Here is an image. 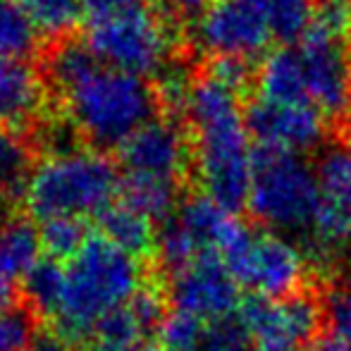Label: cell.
Instances as JSON below:
<instances>
[{
	"mask_svg": "<svg viewBox=\"0 0 351 351\" xmlns=\"http://www.w3.org/2000/svg\"><path fill=\"white\" fill-rule=\"evenodd\" d=\"M182 112L191 139V167L204 196L237 213L249 201L254 175L244 96L204 72L191 79Z\"/></svg>",
	"mask_w": 351,
	"mask_h": 351,
	"instance_id": "1",
	"label": "cell"
},
{
	"mask_svg": "<svg viewBox=\"0 0 351 351\" xmlns=\"http://www.w3.org/2000/svg\"><path fill=\"white\" fill-rule=\"evenodd\" d=\"M58 98L79 139L101 153L117 151L146 122L162 115L158 91L146 77L103 62Z\"/></svg>",
	"mask_w": 351,
	"mask_h": 351,
	"instance_id": "2",
	"label": "cell"
},
{
	"mask_svg": "<svg viewBox=\"0 0 351 351\" xmlns=\"http://www.w3.org/2000/svg\"><path fill=\"white\" fill-rule=\"evenodd\" d=\"M143 285L139 258L117 249L106 237L91 234L65 268L58 332L72 344L91 337L101 320L125 306Z\"/></svg>",
	"mask_w": 351,
	"mask_h": 351,
	"instance_id": "3",
	"label": "cell"
},
{
	"mask_svg": "<svg viewBox=\"0 0 351 351\" xmlns=\"http://www.w3.org/2000/svg\"><path fill=\"white\" fill-rule=\"evenodd\" d=\"M117 165L101 151L74 148L36 162L24 189V206L36 220L101 215L120 196Z\"/></svg>",
	"mask_w": 351,
	"mask_h": 351,
	"instance_id": "4",
	"label": "cell"
},
{
	"mask_svg": "<svg viewBox=\"0 0 351 351\" xmlns=\"http://www.w3.org/2000/svg\"><path fill=\"white\" fill-rule=\"evenodd\" d=\"M318 172L301 153L258 146L254 151V175L249 210L270 232L308 239L318 213Z\"/></svg>",
	"mask_w": 351,
	"mask_h": 351,
	"instance_id": "5",
	"label": "cell"
},
{
	"mask_svg": "<svg viewBox=\"0 0 351 351\" xmlns=\"http://www.w3.org/2000/svg\"><path fill=\"white\" fill-rule=\"evenodd\" d=\"M220 261L239 287L263 299H285L304 291L308 258L299 244L265 227H246L220 254Z\"/></svg>",
	"mask_w": 351,
	"mask_h": 351,
	"instance_id": "6",
	"label": "cell"
},
{
	"mask_svg": "<svg viewBox=\"0 0 351 351\" xmlns=\"http://www.w3.org/2000/svg\"><path fill=\"white\" fill-rule=\"evenodd\" d=\"M318 213L308 239L301 241L308 263L330 265L351 249V156L332 148L320 158Z\"/></svg>",
	"mask_w": 351,
	"mask_h": 351,
	"instance_id": "7",
	"label": "cell"
},
{
	"mask_svg": "<svg viewBox=\"0 0 351 351\" xmlns=\"http://www.w3.org/2000/svg\"><path fill=\"white\" fill-rule=\"evenodd\" d=\"M349 43L351 41L347 38L332 36V34L308 24L294 46L301 74H304L306 93L328 120H339L351 106Z\"/></svg>",
	"mask_w": 351,
	"mask_h": 351,
	"instance_id": "8",
	"label": "cell"
},
{
	"mask_svg": "<svg viewBox=\"0 0 351 351\" xmlns=\"http://www.w3.org/2000/svg\"><path fill=\"white\" fill-rule=\"evenodd\" d=\"M194 38L206 56L246 62L265 58L275 41L265 19L246 0H208L194 19Z\"/></svg>",
	"mask_w": 351,
	"mask_h": 351,
	"instance_id": "9",
	"label": "cell"
},
{
	"mask_svg": "<svg viewBox=\"0 0 351 351\" xmlns=\"http://www.w3.org/2000/svg\"><path fill=\"white\" fill-rule=\"evenodd\" d=\"M127 177L182 184L191 170L189 132L172 115H158L117 148Z\"/></svg>",
	"mask_w": 351,
	"mask_h": 351,
	"instance_id": "10",
	"label": "cell"
},
{
	"mask_svg": "<svg viewBox=\"0 0 351 351\" xmlns=\"http://www.w3.org/2000/svg\"><path fill=\"white\" fill-rule=\"evenodd\" d=\"M237 318L256 347H296L313 342L323 323V306L306 291L285 299L251 296L241 301Z\"/></svg>",
	"mask_w": 351,
	"mask_h": 351,
	"instance_id": "11",
	"label": "cell"
},
{
	"mask_svg": "<svg viewBox=\"0 0 351 351\" xmlns=\"http://www.w3.org/2000/svg\"><path fill=\"white\" fill-rule=\"evenodd\" d=\"M244 122L258 146L301 156L320 146L328 134V117L313 103H278L251 96L244 103Z\"/></svg>",
	"mask_w": 351,
	"mask_h": 351,
	"instance_id": "12",
	"label": "cell"
},
{
	"mask_svg": "<svg viewBox=\"0 0 351 351\" xmlns=\"http://www.w3.org/2000/svg\"><path fill=\"white\" fill-rule=\"evenodd\" d=\"M167 299L175 311L215 323L239 311V285L217 256H204L172 273Z\"/></svg>",
	"mask_w": 351,
	"mask_h": 351,
	"instance_id": "13",
	"label": "cell"
},
{
	"mask_svg": "<svg viewBox=\"0 0 351 351\" xmlns=\"http://www.w3.org/2000/svg\"><path fill=\"white\" fill-rule=\"evenodd\" d=\"M48 110V84L32 62H0V127L24 134Z\"/></svg>",
	"mask_w": 351,
	"mask_h": 351,
	"instance_id": "14",
	"label": "cell"
},
{
	"mask_svg": "<svg viewBox=\"0 0 351 351\" xmlns=\"http://www.w3.org/2000/svg\"><path fill=\"white\" fill-rule=\"evenodd\" d=\"M167 220H172V225L191 241L199 258H204V256L220 258L227 244L241 230V222L234 217V213L225 210L204 194L182 201L175 215Z\"/></svg>",
	"mask_w": 351,
	"mask_h": 351,
	"instance_id": "15",
	"label": "cell"
},
{
	"mask_svg": "<svg viewBox=\"0 0 351 351\" xmlns=\"http://www.w3.org/2000/svg\"><path fill=\"white\" fill-rule=\"evenodd\" d=\"M165 320V299L158 285H143L125 306L115 308L96 328L98 342L139 347Z\"/></svg>",
	"mask_w": 351,
	"mask_h": 351,
	"instance_id": "16",
	"label": "cell"
},
{
	"mask_svg": "<svg viewBox=\"0 0 351 351\" xmlns=\"http://www.w3.org/2000/svg\"><path fill=\"white\" fill-rule=\"evenodd\" d=\"M96 220L98 230H101L98 234L106 237L110 244H115L125 254L134 256V258H146L156 251L158 232L153 222L122 201L108 206Z\"/></svg>",
	"mask_w": 351,
	"mask_h": 351,
	"instance_id": "17",
	"label": "cell"
},
{
	"mask_svg": "<svg viewBox=\"0 0 351 351\" xmlns=\"http://www.w3.org/2000/svg\"><path fill=\"white\" fill-rule=\"evenodd\" d=\"M256 96L278 103H311L294 48H278L263 58L256 72Z\"/></svg>",
	"mask_w": 351,
	"mask_h": 351,
	"instance_id": "18",
	"label": "cell"
},
{
	"mask_svg": "<svg viewBox=\"0 0 351 351\" xmlns=\"http://www.w3.org/2000/svg\"><path fill=\"white\" fill-rule=\"evenodd\" d=\"M41 237L38 230L24 217L0 220V280L14 282L27 278L38 263Z\"/></svg>",
	"mask_w": 351,
	"mask_h": 351,
	"instance_id": "19",
	"label": "cell"
},
{
	"mask_svg": "<svg viewBox=\"0 0 351 351\" xmlns=\"http://www.w3.org/2000/svg\"><path fill=\"white\" fill-rule=\"evenodd\" d=\"M182 184L160 180H146V177H122L120 182V201L130 208L139 210L151 222L175 215L180 208Z\"/></svg>",
	"mask_w": 351,
	"mask_h": 351,
	"instance_id": "20",
	"label": "cell"
},
{
	"mask_svg": "<svg viewBox=\"0 0 351 351\" xmlns=\"http://www.w3.org/2000/svg\"><path fill=\"white\" fill-rule=\"evenodd\" d=\"M38 29L17 0H0V62H29L38 51Z\"/></svg>",
	"mask_w": 351,
	"mask_h": 351,
	"instance_id": "21",
	"label": "cell"
},
{
	"mask_svg": "<svg viewBox=\"0 0 351 351\" xmlns=\"http://www.w3.org/2000/svg\"><path fill=\"white\" fill-rule=\"evenodd\" d=\"M65 296V268L60 261L43 258L24 278V299L34 313L43 318H58Z\"/></svg>",
	"mask_w": 351,
	"mask_h": 351,
	"instance_id": "22",
	"label": "cell"
},
{
	"mask_svg": "<svg viewBox=\"0 0 351 351\" xmlns=\"http://www.w3.org/2000/svg\"><path fill=\"white\" fill-rule=\"evenodd\" d=\"M32 170L29 143L22 139V134L0 127V199H24Z\"/></svg>",
	"mask_w": 351,
	"mask_h": 351,
	"instance_id": "23",
	"label": "cell"
},
{
	"mask_svg": "<svg viewBox=\"0 0 351 351\" xmlns=\"http://www.w3.org/2000/svg\"><path fill=\"white\" fill-rule=\"evenodd\" d=\"M17 5L51 41L74 36L72 32L82 24V0H17Z\"/></svg>",
	"mask_w": 351,
	"mask_h": 351,
	"instance_id": "24",
	"label": "cell"
},
{
	"mask_svg": "<svg viewBox=\"0 0 351 351\" xmlns=\"http://www.w3.org/2000/svg\"><path fill=\"white\" fill-rule=\"evenodd\" d=\"M278 41H299L313 17L315 0H246Z\"/></svg>",
	"mask_w": 351,
	"mask_h": 351,
	"instance_id": "25",
	"label": "cell"
},
{
	"mask_svg": "<svg viewBox=\"0 0 351 351\" xmlns=\"http://www.w3.org/2000/svg\"><path fill=\"white\" fill-rule=\"evenodd\" d=\"M41 249H46L48 258L53 261H72L86 244L88 234L86 222L77 217H56L46 220L38 230Z\"/></svg>",
	"mask_w": 351,
	"mask_h": 351,
	"instance_id": "26",
	"label": "cell"
},
{
	"mask_svg": "<svg viewBox=\"0 0 351 351\" xmlns=\"http://www.w3.org/2000/svg\"><path fill=\"white\" fill-rule=\"evenodd\" d=\"M36 313L17 304L0 313V351H27L36 337Z\"/></svg>",
	"mask_w": 351,
	"mask_h": 351,
	"instance_id": "27",
	"label": "cell"
},
{
	"mask_svg": "<svg viewBox=\"0 0 351 351\" xmlns=\"http://www.w3.org/2000/svg\"><path fill=\"white\" fill-rule=\"evenodd\" d=\"M204 320L191 318V315L180 313V311H172L160 323L158 335H160V344L165 351H196L201 337H204Z\"/></svg>",
	"mask_w": 351,
	"mask_h": 351,
	"instance_id": "28",
	"label": "cell"
},
{
	"mask_svg": "<svg viewBox=\"0 0 351 351\" xmlns=\"http://www.w3.org/2000/svg\"><path fill=\"white\" fill-rule=\"evenodd\" d=\"M196 351H254V342L239 318H222L215 323H206L204 337Z\"/></svg>",
	"mask_w": 351,
	"mask_h": 351,
	"instance_id": "29",
	"label": "cell"
},
{
	"mask_svg": "<svg viewBox=\"0 0 351 351\" xmlns=\"http://www.w3.org/2000/svg\"><path fill=\"white\" fill-rule=\"evenodd\" d=\"M153 0H82V24H98L106 19H115L122 14L141 12L153 8Z\"/></svg>",
	"mask_w": 351,
	"mask_h": 351,
	"instance_id": "30",
	"label": "cell"
},
{
	"mask_svg": "<svg viewBox=\"0 0 351 351\" xmlns=\"http://www.w3.org/2000/svg\"><path fill=\"white\" fill-rule=\"evenodd\" d=\"M323 320L328 323V332L351 344V289L342 287L328 294L323 304Z\"/></svg>",
	"mask_w": 351,
	"mask_h": 351,
	"instance_id": "31",
	"label": "cell"
},
{
	"mask_svg": "<svg viewBox=\"0 0 351 351\" xmlns=\"http://www.w3.org/2000/svg\"><path fill=\"white\" fill-rule=\"evenodd\" d=\"M27 351H74V344L60 332H38Z\"/></svg>",
	"mask_w": 351,
	"mask_h": 351,
	"instance_id": "32",
	"label": "cell"
},
{
	"mask_svg": "<svg viewBox=\"0 0 351 351\" xmlns=\"http://www.w3.org/2000/svg\"><path fill=\"white\" fill-rule=\"evenodd\" d=\"M308 351H351V344L330 332H318L313 342L308 344Z\"/></svg>",
	"mask_w": 351,
	"mask_h": 351,
	"instance_id": "33",
	"label": "cell"
},
{
	"mask_svg": "<svg viewBox=\"0 0 351 351\" xmlns=\"http://www.w3.org/2000/svg\"><path fill=\"white\" fill-rule=\"evenodd\" d=\"M17 304L19 301H17V287H14V282L0 280V313Z\"/></svg>",
	"mask_w": 351,
	"mask_h": 351,
	"instance_id": "34",
	"label": "cell"
},
{
	"mask_svg": "<svg viewBox=\"0 0 351 351\" xmlns=\"http://www.w3.org/2000/svg\"><path fill=\"white\" fill-rule=\"evenodd\" d=\"M86 351H151V349H139V347H120V344H108V342H96Z\"/></svg>",
	"mask_w": 351,
	"mask_h": 351,
	"instance_id": "35",
	"label": "cell"
},
{
	"mask_svg": "<svg viewBox=\"0 0 351 351\" xmlns=\"http://www.w3.org/2000/svg\"><path fill=\"white\" fill-rule=\"evenodd\" d=\"M342 148L351 156V122L347 125V130H344V146H342Z\"/></svg>",
	"mask_w": 351,
	"mask_h": 351,
	"instance_id": "36",
	"label": "cell"
},
{
	"mask_svg": "<svg viewBox=\"0 0 351 351\" xmlns=\"http://www.w3.org/2000/svg\"><path fill=\"white\" fill-rule=\"evenodd\" d=\"M254 351H299L296 347H254Z\"/></svg>",
	"mask_w": 351,
	"mask_h": 351,
	"instance_id": "37",
	"label": "cell"
},
{
	"mask_svg": "<svg viewBox=\"0 0 351 351\" xmlns=\"http://www.w3.org/2000/svg\"><path fill=\"white\" fill-rule=\"evenodd\" d=\"M349 103H351V72H349Z\"/></svg>",
	"mask_w": 351,
	"mask_h": 351,
	"instance_id": "38",
	"label": "cell"
},
{
	"mask_svg": "<svg viewBox=\"0 0 351 351\" xmlns=\"http://www.w3.org/2000/svg\"><path fill=\"white\" fill-rule=\"evenodd\" d=\"M349 3H351V0H349Z\"/></svg>",
	"mask_w": 351,
	"mask_h": 351,
	"instance_id": "39",
	"label": "cell"
}]
</instances>
